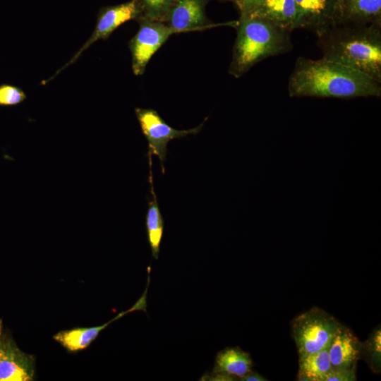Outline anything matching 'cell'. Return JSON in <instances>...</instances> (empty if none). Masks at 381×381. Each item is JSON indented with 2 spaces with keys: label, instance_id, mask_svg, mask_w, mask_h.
<instances>
[{
  "label": "cell",
  "instance_id": "1",
  "mask_svg": "<svg viewBox=\"0 0 381 381\" xmlns=\"http://www.w3.org/2000/svg\"><path fill=\"white\" fill-rule=\"evenodd\" d=\"M290 97L351 99L380 97V83L368 75L324 57L297 59L288 80Z\"/></svg>",
  "mask_w": 381,
  "mask_h": 381
},
{
  "label": "cell",
  "instance_id": "2",
  "mask_svg": "<svg viewBox=\"0 0 381 381\" xmlns=\"http://www.w3.org/2000/svg\"><path fill=\"white\" fill-rule=\"evenodd\" d=\"M317 37L322 57L381 83V23L335 24Z\"/></svg>",
  "mask_w": 381,
  "mask_h": 381
},
{
  "label": "cell",
  "instance_id": "3",
  "mask_svg": "<svg viewBox=\"0 0 381 381\" xmlns=\"http://www.w3.org/2000/svg\"><path fill=\"white\" fill-rule=\"evenodd\" d=\"M229 73L240 78L258 62L289 52L290 32L268 20L240 14Z\"/></svg>",
  "mask_w": 381,
  "mask_h": 381
},
{
  "label": "cell",
  "instance_id": "4",
  "mask_svg": "<svg viewBox=\"0 0 381 381\" xmlns=\"http://www.w3.org/2000/svg\"><path fill=\"white\" fill-rule=\"evenodd\" d=\"M341 323L325 310L313 307L291 322L293 339L299 356L313 353L329 346Z\"/></svg>",
  "mask_w": 381,
  "mask_h": 381
},
{
  "label": "cell",
  "instance_id": "5",
  "mask_svg": "<svg viewBox=\"0 0 381 381\" xmlns=\"http://www.w3.org/2000/svg\"><path fill=\"white\" fill-rule=\"evenodd\" d=\"M135 113L142 133L148 143L147 155H155L158 157L163 174L168 143L174 139L197 134L202 129L205 121L195 128L179 130L170 126L158 112L152 108H135Z\"/></svg>",
  "mask_w": 381,
  "mask_h": 381
},
{
  "label": "cell",
  "instance_id": "6",
  "mask_svg": "<svg viewBox=\"0 0 381 381\" xmlns=\"http://www.w3.org/2000/svg\"><path fill=\"white\" fill-rule=\"evenodd\" d=\"M139 29L131 39L128 47L131 54L132 71L141 75L146 66L161 46L176 32L167 23L140 18Z\"/></svg>",
  "mask_w": 381,
  "mask_h": 381
},
{
  "label": "cell",
  "instance_id": "7",
  "mask_svg": "<svg viewBox=\"0 0 381 381\" xmlns=\"http://www.w3.org/2000/svg\"><path fill=\"white\" fill-rule=\"evenodd\" d=\"M141 16L140 8L136 0H131L119 5L104 8L98 16L92 34L68 62L61 68L49 80L75 62L83 52L99 40H106L123 23L138 19Z\"/></svg>",
  "mask_w": 381,
  "mask_h": 381
},
{
  "label": "cell",
  "instance_id": "8",
  "mask_svg": "<svg viewBox=\"0 0 381 381\" xmlns=\"http://www.w3.org/2000/svg\"><path fill=\"white\" fill-rule=\"evenodd\" d=\"M294 28H303L320 35L334 25L337 0H295Z\"/></svg>",
  "mask_w": 381,
  "mask_h": 381
},
{
  "label": "cell",
  "instance_id": "9",
  "mask_svg": "<svg viewBox=\"0 0 381 381\" xmlns=\"http://www.w3.org/2000/svg\"><path fill=\"white\" fill-rule=\"evenodd\" d=\"M149 282L150 277L147 278V284L145 291L135 303L130 308L119 313L111 320L99 326L78 327L59 332L54 336V339L71 352H75L87 348L96 339L100 332L107 328L112 322L133 311H146L147 293Z\"/></svg>",
  "mask_w": 381,
  "mask_h": 381
},
{
  "label": "cell",
  "instance_id": "10",
  "mask_svg": "<svg viewBox=\"0 0 381 381\" xmlns=\"http://www.w3.org/2000/svg\"><path fill=\"white\" fill-rule=\"evenodd\" d=\"M210 0H176L165 22L176 33L202 30L218 25L205 15Z\"/></svg>",
  "mask_w": 381,
  "mask_h": 381
},
{
  "label": "cell",
  "instance_id": "11",
  "mask_svg": "<svg viewBox=\"0 0 381 381\" xmlns=\"http://www.w3.org/2000/svg\"><path fill=\"white\" fill-rule=\"evenodd\" d=\"M35 376L32 356L23 352L8 338H3L0 348V381H29Z\"/></svg>",
  "mask_w": 381,
  "mask_h": 381
},
{
  "label": "cell",
  "instance_id": "12",
  "mask_svg": "<svg viewBox=\"0 0 381 381\" xmlns=\"http://www.w3.org/2000/svg\"><path fill=\"white\" fill-rule=\"evenodd\" d=\"M361 342L351 330L339 326L329 346V358L331 369L356 368L361 359Z\"/></svg>",
  "mask_w": 381,
  "mask_h": 381
},
{
  "label": "cell",
  "instance_id": "13",
  "mask_svg": "<svg viewBox=\"0 0 381 381\" xmlns=\"http://www.w3.org/2000/svg\"><path fill=\"white\" fill-rule=\"evenodd\" d=\"M381 23V0H341L337 5L335 24Z\"/></svg>",
  "mask_w": 381,
  "mask_h": 381
},
{
  "label": "cell",
  "instance_id": "14",
  "mask_svg": "<svg viewBox=\"0 0 381 381\" xmlns=\"http://www.w3.org/2000/svg\"><path fill=\"white\" fill-rule=\"evenodd\" d=\"M246 14L265 18L289 32L295 30V0H262L256 8Z\"/></svg>",
  "mask_w": 381,
  "mask_h": 381
},
{
  "label": "cell",
  "instance_id": "15",
  "mask_svg": "<svg viewBox=\"0 0 381 381\" xmlns=\"http://www.w3.org/2000/svg\"><path fill=\"white\" fill-rule=\"evenodd\" d=\"M148 162L149 183L150 185L152 199L148 202V207L145 215V227L148 243L151 249L152 257L157 260L164 234V222L159 206L157 197L154 189L151 156H148Z\"/></svg>",
  "mask_w": 381,
  "mask_h": 381
},
{
  "label": "cell",
  "instance_id": "16",
  "mask_svg": "<svg viewBox=\"0 0 381 381\" xmlns=\"http://www.w3.org/2000/svg\"><path fill=\"white\" fill-rule=\"evenodd\" d=\"M252 368L249 353L238 346L226 347L217 353L211 374L222 373L240 378L250 372Z\"/></svg>",
  "mask_w": 381,
  "mask_h": 381
},
{
  "label": "cell",
  "instance_id": "17",
  "mask_svg": "<svg viewBox=\"0 0 381 381\" xmlns=\"http://www.w3.org/2000/svg\"><path fill=\"white\" fill-rule=\"evenodd\" d=\"M328 350L329 346L313 353L299 356L298 373L308 381H324L331 370Z\"/></svg>",
  "mask_w": 381,
  "mask_h": 381
},
{
  "label": "cell",
  "instance_id": "18",
  "mask_svg": "<svg viewBox=\"0 0 381 381\" xmlns=\"http://www.w3.org/2000/svg\"><path fill=\"white\" fill-rule=\"evenodd\" d=\"M361 358L364 359L373 373H380L381 329L380 325L374 329L364 342H361Z\"/></svg>",
  "mask_w": 381,
  "mask_h": 381
},
{
  "label": "cell",
  "instance_id": "19",
  "mask_svg": "<svg viewBox=\"0 0 381 381\" xmlns=\"http://www.w3.org/2000/svg\"><path fill=\"white\" fill-rule=\"evenodd\" d=\"M136 1L141 10L140 18L165 23L176 0H136Z\"/></svg>",
  "mask_w": 381,
  "mask_h": 381
},
{
  "label": "cell",
  "instance_id": "20",
  "mask_svg": "<svg viewBox=\"0 0 381 381\" xmlns=\"http://www.w3.org/2000/svg\"><path fill=\"white\" fill-rule=\"evenodd\" d=\"M27 96L19 87L3 83L0 85V106L11 107L22 103Z\"/></svg>",
  "mask_w": 381,
  "mask_h": 381
},
{
  "label": "cell",
  "instance_id": "21",
  "mask_svg": "<svg viewBox=\"0 0 381 381\" xmlns=\"http://www.w3.org/2000/svg\"><path fill=\"white\" fill-rule=\"evenodd\" d=\"M356 380V367L349 369H331L324 381H355Z\"/></svg>",
  "mask_w": 381,
  "mask_h": 381
},
{
  "label": "cell",
  "instance_id": "22",
  "mask_svg": "<svg viewBox=\"0 0 381 381\" xmlns=\"http://www.w3.org/2000/svg\"><path fill=\"white\" fill-rule=\"evenodd\" d=\"M262 0H236L235 4L240 11V14H246L256 8Z\"/></svg>",
  "mask_w": 381,
  "mask_h": 381
},
{
  "label": "cell",
  "instance_id": "23",
  "mask_svg": "<svg viewBox=\"0 0 381 381\" xmlns=\"http://www.w3.org/2000/svg\"><path fill=\"white\" fill-rule=\"evenodd\" d=\"M238 380L241 381H267L265 377L262 376L260 374L255 371H250L244 376L238 379Z\"/></svg>",
  "mask_w": 381,
  "mask_h": 381
},
{
  "label": "cell",
  "instance_id": "24",
  "mask_svg": "<svg viewBox=\"0 0 381 381\" xmlns=\"http://www.w3.org/2000/svg\"><path fill=\"white\" fill-rule=\"evenodd\" d=\"M3 334H2V332H1V323H0V348H1V343H2V341H3Z\"/></svg>",
  "mask_w": 381,
  "mask_h": 381
},
{
  "label": "cell",
  "instance_id": "25",
  "mask_svg": "<svg viewBox=\"0 0 381 381\" xmlns=\"http://www.w3.org/2000/svg\"><path fill=\"white\" fill-rule=\"evenodd\" d=\"M223 1H231V2L234 3V4H235V1H236V0H223Z\"/></svg>",
  "mask_w": 381,
  "mask_h": 381
},
{
  "label": "cell",
  "instance_id": "26",
  "mask_svg": "<svg viewBox=\"0 0 381 381\" xmlns=\"http://www.w3.org/2000/svg\"><path fill=\"white\" fill-rule=\"evenodd\" d=\"M341 0H337V5L339 4V3L341 1ZM337 9V8H336Z\"/></svg>",
  "mask_w": 381,
  "mask_h": 381
}]
</instances>
